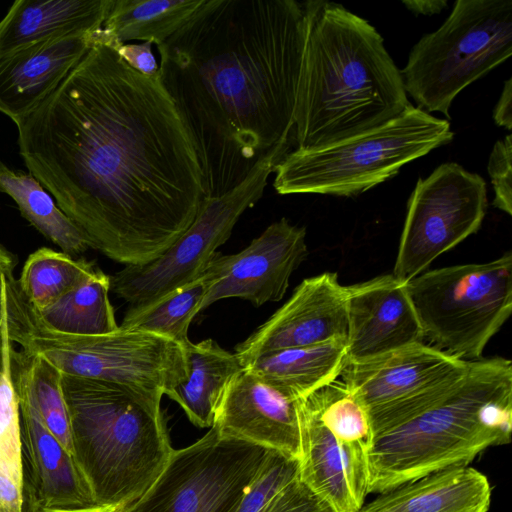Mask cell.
<instances>
[{"instance_id": "cell-28", "label": "cell", "mask_w": 512, "mask_h": 512, "mask_svg": "<svg viewBox=\"0 0 512 512\" xmlns=\"http://www.w3.org/2000/svg\"><path fill=\"white\" fill-rule=\"evenodd\" d=\"M206 292L204 276L154 300L130 305L119 327L168 338L183 348L191 341L188 330L200 312Z\"/></svg>"}, {"instance_id": "cell-34", "label": "cell", "mask_w": 512, "mask_h": 512, "mask_svg": "<svg viewBox=\"0 0 512 512\" xmlns=\"http://www.w3.org/2000/svg\"><path fill=\"white\" fill-rule=\"evenodd\" d=\"M261 512H334L299 477L285 485Z\"/></svg>"}, {"instance_id": "cell-19", "label": "cell", "mask_w": 512, "mask_h": 512, "mask_svg": "<svg viewBox=\"0 0 512 512\" xmlns=\"http://www.w3.org/2000/svg\"><path fill=\"white\" fill-rule=\"evenodd\" d=\"M96 33L57 35L1 55L0 112L15 124L29 115L81 61Z\"/></svg>"}, {"instance_id": "cell-18", "label": "cell", "mask_w": 512, "mask_h": 512, "mask_svg": "<svg viewBox=\"0 0 512 512\" xmlns=\"http://www.w3.org/2000/svg\"><path fill=\"white\" fill-rule=\"evenodd\" d=\"M406 283L391 274L346 286L348 362L424 342Z\"/></svg>"}, {"instance_id": "cell-40", "label": "cell", "mask_w": 512, "mask_h": 512, "mask_svg": "<svg viewBox=\"0 0 512 512\" xmlns=\"http://www.w3.org/2000/svg\"><path fill=\"white\" fill-rule=\"evenodd\" d=\"M36 512H116L111 508L95 507L89 509H78V510H39Z\"/></svg>"}, {"instance_id": "cell-27", "label": "cell", "mask_w": 512, "mask_h": 512, "mask_svg": "<svg viewBox=\"0 0 512 512\" xmlns=\"http://www.w3.org/2000/svg\"><path fill=\"white\" fill-rule=\"evenodd\" d=\"M0 191L9 195L21 215L62 252L74 256L90 248L83 233L30 173L12 170L0 162Z\"/></svg>"}, {"instance_id": "cell-16", "label": "cell", "mask_w": 512, "mask_h": 512, "mask_svg": "<svg viewBox=\"0 0 512 512\" xmlns=\"http://www.w3.org/2000/svg\"><path fill=\"white\" fill-rule=\"evenodd\" d=\"M14 387L20 408L24 512L100 507L73 457L46 427L28 394Z\"/></svg>"}, {"instance_id": "cell-14", "label": "cell", "mask_w": 512, "mask_h": 512, "mask_svg": "<svg viewBox=\"0 0 512 512\" xmlns=\"http://www.w3.org/2000/svg\"><path fill=\"white\" fill-rule=\"evenodd\" d=\"M347 290L336 273L304 279L289 300L235 348L242 367L261 355L347 337Z\"/></svg>"}, {"instance_id": "cell-25", "label": "cell", "mask_w": 512, "mask_h": 512, "mask_svg": "<svg viewBox=\"0 0 512 512\" xmlns=\"http://www.w3.org/2000/svg\"><path fill=\"white\" fill-rule=\"evenodd\" d=\"M206 0H114L95 38L115 49L128 41L166 42Z\"/></svg>"}, {"instance_id": "cell-39", "label": "cell", "mask_w": 512, "mask_h": 512, "mask_svg": "<svg viewBox=\"0 0 512 512\" xmlns=\"http://www.w3.org/2000/svg\"><path fill=\"white\" fill-rule=\"evenodd\" d=\"M11 345H12V342L9 339L8 332H7V311H6V318H5L3 327H2V331L0 333V372L3 368L6 354Z\"/></svg>"}, {"instance_id": "cell-33", "label": "cell", "mask_w": 512, "mask_h": 512, "mask_svg": "<svg viewBox=\"0 0 512 512\" xmlns=\"http://www.w3.org/2000/svg\"><path fill=\"white\" fill-rule=\"evenodd\" d=\"M487 170L494 191L492 205L512 215V135L495 142Z\"/></svg>"}, {"instance_id": "cell-9", "label": "cell", "mask_w": 512, "mask_h": 512, "mask_svg": "<svg viewBox=\"0 0 512 512\" xmlns=\"http://www.w3.org/2000/svg\"><path fill=\"white\" fill-rule=\"evenodd\" d=\"M406 286L428 345L460 360H479L512 311V253L429 270Z\"/></svg>"}, {"instance_id": "cell-8", "label": "cell", "mask_w": 512, "mask_h": 512, "mask_svg": "<svg viewBox=\"0 0 512 512\" xmlns=\"http://www.w3.org/2000/svg\"><path fill=\"white\" fill-rule=\"evenodd\" d=\"M511 53V0H457L443 24L411 49L401 70L406 93L449 121L455 97Z\"/></svg>"}, {"instance_id": "cell-26", "label": "cell", "mask_w": 512, "mask_h": 512, "mask_svg": "<svg viewBox=\"0 0 512 512\" xmlns=\"http://www.w3.org/2000/svg\"><path fill=\"white\" fill-rule=\"evenodd\" d=\"M110 276L96 269L80 285L42 310H33L47 330L70 336H94L119 328L109 299Z\"/></svg>"}, {"instance_id": "cell-3", "label": "cell", "mask_w": 512, "mask_h": 512, "mask_svg": "<svg viewBox=\"0 0 512 512\" xmlns=\"http://www.w3.org/2000/svg\"><path fill=\"white\" fill-rule=\"evenodd\" d=\"M303 6L297 148L328 145L401 115L411 103L401 70L376 28L335 2L310 0Z\"/></svg>"}, {"instance_id": "cell-12", "label": "cell", "mask_w": 512, "mask_h": 512, "mask_svg": "<svg viewBox=\"0 0 512 512\" xmlns=\"http://www.w3.org/2000/svg\"><path fill=\"white\" fill-rule=\"evenodd\" d=\"M488 205L485 180L455 162L419 178L408 203L393 276L404 282L476 233Z\"/></svg>"}, {"instance_id": "cell-1", "label": "cell", "mask_w": 512, "mask_h": 512, "mask_svg": "<svg viewBox=\"0 0 512 512\" xmlns=\"http://www.w3.org/2000/svg\"><path fill=\"white\" fill-rule=\"evenodd\" d=\"M19 153L90 248L127 265L162 255L204 198L193 140L160 72L98 41L19 121Z\"/></svg>"}, {"instance_id": "cell-21", "label": "cell", "mask_w": 512, "mask_h": 512, "mask_svg": "<svg viewBox=\"0 0 512 512\" xmlns=\"http://www.w3.org/2000/svg\"><path fill=\"white\" fill-rule=\"evenodd\" d=\"M491 486L469 466L438 471L378 494L358 512H487Z\"/></svg>"}, {"instance_id": "cell-38", "label": "cell", "mask_w": 512, "mask_h": 512, "mask_svg": "<svg viewBox=\"0 0 512 512\" xmlns=\"http://www.w3.org/2000/svg\"><path fill=\"white\" fill-rule=\"evenodd\" d=\"M402 3L415 14L428 16L440 13L448 4L445 0H405Z\"/></svg>"}, {"instance_id": "cell-36", "label": "cell", "mask_w": 512, "mask_h": 512, "mask_svg": "<svg viewBox=\"0 0 512 512\" xmlns=\"http://www.w3.org/2000/svg\"><path fill=\"white\" fill-rule=\"evenodd\" d=\"M17 258L0 244V333L6 318L5 286L14 278V268Z\"/></svg>"}, {"instance_id": "cell-2", "label": "cell", "mask_w": 512, "mask_h": 512, "mask_svg": "<svg viewBox=\"0 0 512 512\" xmlns=\"http://www.w3.org/2000/svg\"><path fill=\"white\" fill-rule=\"evenodd\" d=\"M305 33L303 2L206 0L157 46L162 83L194 143L204 198L236 187L289 141Z\"/></svg>"}, {"instance_id": "cell-30", "label": "cell", "mask_w": 512, "mask_h": 512, "mask_svg": "<svg viewBox=\"0 0 512 512\" xmlns=\"http://www.w3.org/2000/svg\"><path fill=\"white\" fill-rule=\"evenodd\" d=\"M96 269L93 262L41 247L26 259L19 288L34 310H42L85 281Z\"/></svg>"}, {"instance_id": "cell-10", "label": "cell", "mask_w": 512, "mask_h": 512, "mask_svg": "<svg viewBox=\"0 0 512 512\" xmlns=\"http://www.w3.org/2000/svg\"><path fill=\"white\" fill-rule=\"evenodd\" d=\"M289 141L272 148L236 187L203 198L188 229L158 258L127 265L110 276V290L130 305L154 300L200 278L241 215L263 195L268 178L288 153Z\"/></svg>"}, {"instance_id": "cell-37", "label": "cell", "mask_w": 512, "mask_h": 512, "mask_svg": "<svg viewBox=\"0 0 512 512\" xmlns=\"http://www.w3.org/2000/svg\"><path fill=\"white\" fill-rule=\"evenodd\" d=\"M493 120L507 130L512 129V78L505 81L500 97L493 109Z\"/></svg>"}, {"instance_id": "cell-35", "label": "cell", "mask_w": 512, "mask_h": 512, "mask_svg": "<svg viewBox=\"0 0 512 512\" xmlns=\"http://www.w3.org/2000/svg\"><path fill=\"white\" fill-rule=\"evenodd\" d=\"M152 44L151 42L126 43L114 50L132 69L144 76L152 77L160 72L159 64L152 52Z\"/></svg>"}, {"instance_id": "cell-13", "label": "cell", "mask_w": 512, "mask_h": 512, "mask_svg": "<svg viewBox=\"0 0 512 512\" xmlns=\"http://www.w3.org/2000/svg\"><path fill=\"white\" fill-rule=\"evenodd\" d=\"M307 254L306 229L284 217L240 252H216L203 273L206 292L200 312L226 298L247 300L255 307L281 300Z\"/></svg>"}, {"instance_id": "cell-20", "label": "cell", "mask_w": 512, "mask_h": 512, "mask_svg": "<svg viewBox=\"0 0 512 512\" xmlns=\"http://www.w3.org/2000/svg\"><path fill=\"white\" fill-rule=\"evenodd\" d=\"M466 362L420 342L360 361H347L340 376L369 411L425 390Z\"/></svg>"}, {"instance_id": "cell-23", "label": "cell", "mask_w": 512, "mask_h": 512, "mask_svg": "<svg viewBox=\"0 0 512 512\" xmlns=\"http://www.w3.org/2000/svg\"><path fill=\"white\" fill-rule=\"evenodd\" d=\"M347 359V337H336L265 353L246 368L286 397L297 400L336 380Z\"/></svg>"}, {"instance_id": "cell-4", "label": "cell", "mask_w": 512, "mask_h": 512, "mask_svg": "<svg viewBox=\"0 0 512 512\" xmlns=\"http://www.w3.org/2000/svg\"><path fill=\"white\" fill-rule=\"evenodd\" d=\"M511 429L512 362L502 357L468 361L433 401L371 436L368 493L468 466L485 449L509 443Z\"/></svg>"}, {"instance_id": "cell-31", "label": "cell", "mask_w": 512, "mask_h": 512, "mask_svg": "<svg viewBox=\"0 0 512 512\" xmlns=\"http://www.w3.org/2000/svg\"><path fill=\"white\" fill-rule=\"evenodd\" d=\"M10 346L0 372V512H24L20 408Z\"/></svg>"}, {"instance_id": "cell-6", "label": "cell", "mask_w": 512, "mask_h": 512, "mask_svg": "<svg viewBox=\"0 0 512 512\" xmlns=\"http://www.w3.org/2000/svg\"><path fill=\"white\" fill-rule=\"evenodd\" d=\"M453 137L448 120L410 104L379 127L288 152L275 167L273 187L281 195L354 197L393 178L405 164L449 144Z\"/></svg>"}, {"instance_id": "cell-29", "label": "cell", "mask_w": 512, "mask_h": 512, "mask_svg": "<svg viewBox=\"0 0 512 512\" xmlns=\"http://www.w3.org/2000/svg\"><path fill=\"white\" fill-rule=\"evenodd\" d=\"M14 385L22 388L49 431L72 456L70 420L62 389L63 374L43 358L11 349Z\"/></svg>"}, {"instance_id": "cell-5", "label": "cell", "mask_w": 512, "mask_h": 512, "mask_svg": "<svg viewBox=\"0 0 512 512\" xmlns=\"http://www.w3.org/2000/svg\"><path fill=\"white\" fill-rule=\"evenodd\" d=\"M72 457L94 502L116 512L139 499L173 448L162 395L64 375Z\"/></svg>"}, {"instance_id": "cell-32", "label": "cell", "mask_w": 512, "mask_h": 512, "mask_svg": "<svg viewBox=\"0 0 512 512\" xmlns=\"http://www.w3.org/2000/svg\"><path fill=\"white\" fill-rule=\"evenodd\" d=\"M298 477V459L268 450L261 467L247 486L237 512H261L279 490Z\"/></svg>"}, {"instance_id": "cell-15", "label": "cell", "mask_w": 512, "mask_h": 512, "mask_svg": "<svg viewBox=\"0 0 512 512\" xmlns=\"http://www.w3.org/2000/svg\"><path fill=\"white\" fill-rule=\"evenodd\" d=\"M299 479L334 512H358L368 493V445L339 439L297 399Z\"/></svg>"}, {"instance_id": "cell-22", "label": "cell", "mask_w": 512, "mask_h": 512, "mask_svg": "<svg viewBox=\"0 0 512 512\" xmlns=\"http://www.w3.org/2000/svg\"><path fill=\"white\" fill-rule=\"evenodd\" d=\"M114 0H17L0 21V56L57 35L101 30Z\"/></svg>"}, {"instance_id": "cell-11", "label": "cell", "mask_w": 512, "mask_h": 512, "mask_svg": "<svg viewBox=\"0 0 512 512\" xmlns=\"http://www.w3.org/2000/svg\"><path fill=\"white\" fill-rule=\"evenodd\" d=\"M267 453L212 426L189 446L174 449L147 491L119 512H237Z\"/></svg>"}, {"instance_id": "cell-24", "label": "cell", "mask_w": 512, "mask_h": 512, "mask_svg": "<svg viewBox=\"0 0 512 512\" xmlns=\"http://www.w3.org/2000/svg\"><path fill=\"white\" fill-rule=\"evenodd\" d=\"M184 350L186 377L166 396L182 408L193 425L210 428L228 384L243 367L235 353L213 339L190 342Z\"/></svg>"}, {"instance_id": "cell-17", "label": "cell", "mask_w": 512, "mask_h": 512, "mask_svg": "<svg viewBox=\"0 0 512 512\" xmlns=\"http://www.w3.org/2000/svg\"><path fill=\"white\" fill-rule=\"evenodd\" d=\"M213 426L223 437L246 441L299 458L297 400L242 368L228 384Z\"/></svg>"}, {"instance_id": "cell-7", "label": "cell", "mask_w": 512, "mask_h": 512, "mask_svg": "<svg viewBox=\"0 0 512 512\" xmlns=\"http://www.w3.org/2000/svg\"><path fill=\"white\" fill-rule=\"evenodd\" d=\"M7 332L22 351L43 358L64 375L162 396L186 377L185 350L168 338L121 327L94 336L57 334L36 320L25 298L7 318Z\"/></svg>"}]
</instances>
